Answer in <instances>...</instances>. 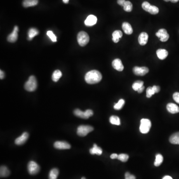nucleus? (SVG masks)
<instances>
[{"label": "nucleus", "mask_w": 179, "mask_h": 179, "mask_svg": "<svg viewBox=\"0 0 179 179\" xmlns=\"http://www.w3.org/2000/svg\"><path fill=\"white\" fill-rule=\"evenodd\" d=\"M102 79V74L98 70H93L87 72L85 76L86 82L89 84L98 83Z\"/></svg>", "instance_id": "nucleus-1"}, {"label": "nucleus", "mask_w": 179, "mask_h": 179, "mask_svg": "<svg viewBox=\"0 0 179 179\" xmlns=\"http://www.w3.org/2000/svg\"><path fill=\"white\" fill-rule=\"evenodd\" d=\"M38 87V83L36 77L34 76H31L29 80L24 85V88L29 92H33Z\"/></svg>", "instance_id": "nucleus-2"}, {"label": "nucleus", "mask_w": 179, "mask_h": 179, "mask_svg": "<svg viewBox=\"0 0 179 179\" xmlns=\"http://www.w3.org/2000/svg\"><path fill=\"white\" fill-rule=\"evenodd\" d=\"M90 40L89 36L87 33L82 31L77 36V41L81 46H85L88 43Z\"/></svg>", "instance_id": "nucleus-3"}, {"label": "nucleus", "mask_w": 179, "mask_h": 179, "mask_svg": "<svg viewBox=\"0 0 179 179\" xmlns=\"http://www.w3.org/2000/svg\"><path fill=\"white\" fill-rule=\"evenodd\" d=\"M151 127V123L150 120L146 118H143L140 120L139 130L141 133L146 134L148 132Z\"/></svg>", "instance_id": "nucleus-4"}, {"label": "nucleus", "mask_w": 179, "mask_h": 179, "mask_svg": "<svg viewBox=\"0 0 179 179\" xmlns=\"http://www.w3.org/2000/svg\"><path fill=\"white\" fill-rule=\"evenodd\" d=\"M94 130L92 126L90 125H80L77 128V134L80 137H86L88 133Z\"/></svg>", "instance_id": "nucleus-5"}, {"label": "nucleus", "mask_w": 179, "mask_h": 179, "mask_svg": "<svg viewBox=\"0 0 179 179\" xmlns=\"http://www.w3.org/2000/svg\"><path fill=\"white\" fill-rule=\"evenodd\" d=\"M27 169L29 173L31 175H36L39 172L40 167L36 162L34 161H30L27 166Z\"/></svg>", "instance_id": "nucleus-6"}, {"label": "nucleus", "mask_w": 179, "mask_h": 179, "mask_svg": "<svg viewBox=\"0 0 179 179\" xmlns=\"http://www.w3.org/2000/svg\"><path fill=\"white\" fill-rule=\"evenodd\" d=\"M133 73L137 76H143L149 72V69L147 67L135 66L133 67Z\"/></svg>", "instance_id": "nucleus-7"}, {"label": "nucleus", "mask_w": 179, "mask_h": 179, "mask_svg": "<svg viewBox=\"0 0 179 179\" xmlns=\"http://www.w3.org/2000/svg\"><path fill=\"white\" fill-rule=\"evenodd\" d=\"M18 31H19V27L17 26H15L14 27L13 31L8 36L7 38L8 41L11 43H14L17 41L18 38V34H17Z\"/></svg>", "instance_id": "nucleus-8"}, {"label": "nucleus", "mask_w": 179, "mask_h": 179, "mask_svg": "<svg viewBox=\"0 0 179 179\" xmlns=\"http://www.w3.org/2000/svg\"><path fill=\"white\" fill-rule=\"evenodd\" d=\"M112 66L114 69H116L118 71H122L124 69V66L123 65L121 60L119 59L118 58L113 60Z\"/></svg>", "instance_id": "nucleus-9"}, {"label": "nucleus", "mask_w": 179, "mask_h": 179, "mask_svg": "<svg viewBox=\"0 0 179 179\" xmlns=\"http://www.w3.org/2000/svg\"><path fill=\"white\" fill-rule=\"evenodd\" d=\"M54 146L55 148L58 149H69L71 146L68 142L65 141H57L55 142Z\"/></svg>", "instance_id": "nucleus-10"}, {"label": "nucleus", "mask_w": 179, "mask_h": 179, "mask_svg": "<svg viewBox=\"0 0 179 179\" xmlns=\"http://www.w3.org/2000/svg\"><path fill=\"white\" fill-rule=\"evenodd\" d=\"M97 22V18L94 15H89L85 21V24L87 26H94Z\"/></svg>", "instance_id": "nucleus-11"}, {"label": "nucleus", "mask_w": 179, "mask_h": 179, "mask_svg": "<svg viewBox=\"0 0 179 179\" xmlns=\"http://www.w3.org/2000/svg\"><path fill=\"white\" fill-rule=\"evenodd\" d=\"M138 42L141 45H146L148 40V35L145 32H142L138 37Z\"/></svg>", "instance_id": "nucleus-12"}, {"label": "nucleus", "mask_w": 179, "mask_h": 179, "mask_svg": "<svg viewBox=\"0 0 179 179\" xmlns=\"http://www.w3.org/2000/svg\"><path fill=\"white\" fill-rule=\"evenodd\" d=\"M29 138V134L27 132H24L21 137L17 138L15 140V143L17 145H21L25 143Z\"/></svg>", "instance_id": "nucleus-13"}, {"label": "nucleus", "mask_w": 179, "mask_h": 179, "mask_svg": "<svg viewBox=\"0 0 179 179\" xmlns=\"http://www.w3.org/2000/svg\"><path fill=\"white\" fill-rule=\"evenodd\" d=\"M167 109L169 113L175 114L179 113V107L177 104L173 103H169L167 105Z\"/></svg>", "instance_id": "nucleus-14"}, {"label": "nucleus", "mask_w": 179, "mask_h": 179, "mask_svg": "<svg viewBox=\"0 0 179 179\" xmlns=\"http://www.w3.org/2000/svg\"><path fill=\"white\" fill-rule=\"evenodd\" d=\"M122 29L125 34L130 35L133 33V29L130 24L128 22H123L122 24Z\"/></svg>", "instance_id": "nucleus-15"}, {"label": "nucleus", "mask_w": 179, "mask_h": 179, "mask_svg": "<svg viewBox=\"0 0 179 179\" xmlns=\"http://www.w3.org/2000/svg\"><path fill=\"white\" fill-rule=\"evenodd\" d=\"M157 57L160 60H164L165 59L168 55V52L166 50L164 49H159L156 51Z\"/></svg>", "instance_id": "nucleus-16"}, {"label": "nucleus", "mask_w": 179, "mask_h": 179, "mask_svg": "<svg viewBox=\"0 0 179 179\" xmlns=\"http://www.w3.org/2000/svg\"><path fill=\"white\" fill-rule=\"evenodd\" d=\"M123 37V33L120 31H115L113 33V41L114 43H118Z\"/></svg>", "instance_id": "nucleus-17"}, {"label": "nucleus", "mask_w": 179, "mask_h": 179, "mask_svg": "<svg viewBox=\"0 0 179 179\" xmlns=\"http://www.w3.org/2000/svg\"><path fill=\"white\" fill-rule=\"evenodd\" d=\"M169 141L173 144L179 145V132L173 134L169 138Z\"/></svg>", "instance_id": "nucleus-18"}, {"label": "nucleus", "mask_w": 179, "mask_h": 179, "mask_svg": "<svg viewBox=\"0 0 179 179\" xmlns=\"http://www.w3.org/2000/svg\"><path fill=\"white\" fill-rule=\"evenodd\" d=\"M90 152L91 154H97V155H101L102 153V149L101 147L98 146L96 144H94L92 148L90 149Z\"/></svg>", "instance_id": "nucleus-19"}, {"label": "nucleus", "mask_w": 179, "mask_h": 179, "mask_svg": "<svg viewBox=\"0 0 179 179\" xmlns=\"http://www.w3.org/2000/svg\"><path fill=\"white\" fill-rule=\"evenodd\" d=\"M38 0H24L23 2V6L25 8L33 7L38 5Z\"/></svg>", "instance_id": "nucleus-20"}, {"label": "nucleus", "mask_w": 179, "mask_h": 179, "mask_svg": "<svg viewBox=\"0 0 179 179\" xmlns=\"http://www.w3.org/2000/svg\"><path fill=\"white\" fill-rule=\"evenodd\" d=\"M38 33H39V31L38 29H34V28H31L29 29L28 32V39L29 40H32L33 38L36 36H37Z\"/></svg>", "instance_id": "nucleus-21"}, {"label": "nucleus", "mask_w": 179, "mask_h": 179, "mask_svg": "<svg viewBox=\"0 0 179 179\" xmlns=\"http://www.w3.org/2000/svg\"><path fill=\"white\" fill-rule=\"evenodd\" d=\"M10 172L7 167L3 166L1 167L0 169V175L1 177H6L9 176Z\"/></svg>", "instance_id": "nucleus-22"}, {"label": "nucleus", "mask_w": 179, "mask_h": 179, "mask_svg": "<svg viewBox=\"0 0 179 179\" xmlns=\"http://www.w3.org/2000/svg\"><path fill=\"white\" fill-rule=\"evenodd\" d=\"M74 114H75L76 116L79 117V118H83V119H88V118H89L87 116L86 111L83 112V111H81L79 109H75V111H74Z\"/></svg>", "instance_id": "nucleus-23"}, {"label": "nucleus", "mask_w": 179, "mask_h": 179, "mask_svg": "<svg viewBox=\"0 0 179 179\" xmlns=\"http://www.w3.org/2000/svg\"><path fill=\"white\" fill-rule=\"evenodd\" d=\"M62 72L60 71V70H55V71L53 72L52 76V80H53L54 82H57V81L59 80V79L62 77Z\"/></svg>", "instance_id": "nucleus-24"}, {"label": "nucleus", "mask_w": 179, "mask_h": 179, "mask_svg": "<svg viewBox=\"0 0 179 179\" xmlns=\"http://www.w3.org/2000/svg\"><path fill=\"white\" fill-rule=\"evenodd\" d=\"M59 175V171L56 168L52 169L49 174V179H57Z\"/></svg>", "instance_id": "nucleus-25"}, {"label": "nucleus", "mask_w": 179, "mask_h": 179, "mask_svg": "<svg viewBox=\"0 0 179 179\" xmlns=\"http://www.w3.org/2000/svg\"><path fill=\"white\" fill-rule=\"evenodd\" d=\"M163 161V157L160 154H158L156 155L155 162H154V165L156 167H158L161 165L162 162Z\"/></svg>", "instance_id": "nucleus-26"}, {"label": "nucleus", "mask_w": 179, "mask_h": 179, "mask_svg": "<svg viewBox=\"0 0 179 179\" xmlns=\"http://www.w3.org/2000/svg\"><path fill=\"white\" fill-rule=\"evenodd\" d=\"M109 121L112 125H120V121L119 118L116 116H111V118H109Z\"/></svg>", "instance_id": "nucleus-27"}, {"label": "nucleus", "mask_w": 179, "mask_h": 179, "mask_svg": "<svg viewBox=\"0 0 179 179\" xmlns=\"http://www.w3.org/2000/svg\"><path fill=\"white\" fill-rule=\"evenodd\" d=\"M144 84V82L142 81H137L133 84L132 85V89L135 91H137L140 89L141 87H142Z\"/></svg>", "instance_id": "nucleus-28"}, {"label": "nucleus", "mask_w": 179, "mask_h": 179, "mask_svg": "<svg viewBox=\"0 0 179 179\" xmlns=\"http://www.w3.org/2000/svg\"><path fill=\"white\" fill-rule=\"evenodd\" d=\"M124 10L125 12H130L133 9V6L131 2L130 1H125V5L123 6Z\"/></svg>", "instance_id": "nucleus-29"}, {"label": "nucleus", "mask_w": 179, "mask_h": 179, "mask_svg": "<svg viewBox=\"0 0 179 179\" xmlns=\"http://www.w3.org/2000/svg\"><path fill=\"white\" fill-rule=\"evenodd\" d=\"M125 101L123 99H120L116 104H114V109L116 110H120L123 108V106L125 105Z\"/></svg>", "instance_id": "nucleus-30"}, {"label": "nucleus", "mask_w": 179, "mask_h": 179, "mask_svg": "<svg viewBox=\"0 0 179 179\" xmlns=\"http://www.w3.org/2000/svg\"><path fill=\"white\" fill-rule=\"evenodd\" d=\"M128 158H129V156L126 154H120L118 155V159L121 162H126L128 160Z\"/></svg>", "instance_id": "nucleus-31"}, {"label": "nucleus", "mask_w": 179, "mask_h": 179, "mask_svg": "<svg viewBox=\"0 0 179 179\" xmlns=\"http://www.w3.org/2000/svg\"><path fill=\"white\" fill-rule=\"evenodd\" d=\"M158 8L155 6H150V9L149 10L148 12L150 14L152 15H156L159 13Z\"/></svg>", "instance_id": "nucleus-32"}, {"label": "nucleus", "mask_w": 179, "mask_h": 179, "mask_svg": "<svg viewBox=\"0 0 179 179\" xmlns=\"http://www.w3.org/2000/svg\"><path fill=\"white\" fill-rule=\"evenodd\" d=\"M168 33L167 31L165 29H159L158 31H157V33H156V36H157V37L159 38H161L163 37L164 35Z\"/></svg>", "instance_id": "nucleus-33"}, {"label": "nucleus", "mask_w": 179, "mask_h": 179, "mask_svg": "<svg viewBox=\"0 0 179 179\" xmlns=\"http://www.w3.org/2000/svg\"><path fill=\"white\" fill-rule=\"evenodd\" d=\"M155 92L153 89L152 87H149L146 90V97L148 98L152 97V95H153L154 94H155Z\"/></svg>", "instance_id": "nucleus-34"}, {"label": "nucleus", "mask_w": 179, "mask_h": 179, "mask_svg": "<svg viewBox=\"0 0 179 179\" xmlns=\"http://www.w3.org/2000/svg\"><path fill=\"white\" fill-rule=\"evenodd\" d=\"M47 35L51 39L52 41L56 42L57 41L56 37V36H55V34L53 33L52 31H48L47 32Z\"/></svg>", "instance_id": "nucleus-35"}, {"label": "nucleus", "mask_w": 179, "mask_h": 179, "mask_svg": "<svg viewBox=\"0 0 179 179\" xmlns=\"http://www.w3.org/2000/svg\"><path fill=\"white\" fill-rule=\"evenodd\" d=\"M151 6V5H150V3H149L148 2H143L142 4V8H143L144 10L148 12L149 10L150 9Z\"/></svg>", "instance_id": "nucleus-36"}, {"label": "nucleus", "mask_w": 179, "mask_h": 179, "mask_svg": "<svg viewBox=\"0 0 179 179\" xmlns=\"http://www.w3.org/2000/svg\"><path fill=\"white\" fill-rule=\"evenodd\" d=\"M125 179H136V177L130 173L126 172L125 174Z\"/></svg>", "instance_id": "nucleus-37"}, {"label": "nucleus", "mask_w": 179, "mask_h": 179, "mask_svg": "<svg viewBox=\"0 0 179 179\" xmlns=\"http://www.w3.org/2000/svg\"><path fill=\"white\" fill-rule=\"evenodd\" d=\"M173 98L176 102L179 104V93L175 92L173 95Z\"/></svg>", "instance_id": "nucleus-38"}, {"label": "nucleus", "mask_w": 179, "mask_h": 179, "mask_svg": "<svg viewBox=\"0 0 179 179\" xmlns=\"http://www.w3.org/2000/svg\"><path fill=\"white\" fill-rule=\"evenodd\" d=\"M169 38V34L168 33H167V34H166L165 35H164L163 37L161 38L160 41H162V42H166V41H167Z\"/></svg>", "instance_id": "nucleus-39"}, {"label": "nucleus", "mask_w": 179, "mask_h": 179, "mask_svg": "<svg viewBox=\"0 0 179 179\" xmlns=\"http://www.w3.org/2000/svg\"><path fill=\"white\" fill-rule=\"evenodd\" d=\"M152 88H153V89L154 92H155V93H158L160 91V88L159 86H153Z\"/></svg>", "instance_id": "nucleus-40"}, {"label": "nucleus", "mask_w": 179, "mask_h": 179, "mask_svg": "<svg viewBox=\"0 0 179 179\" xmlns=\"http://www.w3.org/2000/svg\"><path fill=\"white\" fill-rule=\"evenodd\" d=\"M117 2H118V3L119 5L123 6L125 5V0H118Z\"/></svg>", "instance_id": "nucleus-41"}, {"label": "nucleus", "mask_w": 179, "mask_h": 179, "mask_svg": "<svg viewBox=\"0 0 179 179\" xmlns=\"http://www.w3.org/2000/svg\"><path fill=\"white\" fill-rule=\"evenodd\" d=\"M118 155L117 154L114 153L112 154L111 155V158L112 159H118Z\"/></svg>", "instance_id": "nucleus-42"}, {"label": "nucleus", "mask_w": 179, "mask_h": 179, "mask_svg": "<svg viewBox=\"0 0 179 179\" xmlns=\"http://www.w3.org/2000/svg\"><path fill=\"white\" fill-rule=\"evenodd\" d=\"M4 77H5V74L3 71L1 70L0 71V78H1V79H3Z\"/></svg>", "instance_id": "nucleus-43"}, {"label": "nucleus", "mask_w": 179, "mask_h": 179, "mask_svg": "<svg viewBox=\"0 0 179 179\" xmlns=\"http://www.w3.org/2000/svg\"><path fill=\"white\" fill-rule=\"evenodd\" d=\"M144 88H145V87L144 86H143L142 87H141L140 89H139L138 91H137V92H138V93H141L143 92V91L144 90Z\"/></svg>", "instance_id": "nucleus-44"}, {"label": "nucleus", "mask_w": 179, "mask_h": 179, "mask_svg": "<svg viewBox=\"0 0 179 179\" xmlns=\"http://www.w3.org/2000/svg\"><path fill=\"white\" fill-rule=\"evenodd\" d=\"M162 179H173V178L171 176H164Z\"/></svg>", "instance_id": "nucleus-45"}, {"label": "nucleus", "mask_w": 179, "mask_h": 179, "mask_svg": "<svg viewBox=\"0 0 179 179\" xmlns=\"http://www.w3.org/2000/svg\"><path fill=\"white\" fill-rule=\"evenodd\" d=\"M179 0H170L171 2H172V3H176L177 2H178Z\"/></svg>", "instance_id": "nucleus-46"}, {"label": "nucleus", "mask_w": 179, "mask_h": 179, "mask_svg": "<svg viewBox=\"0 0 179 179\" xmlns=\"http://www.w3.org/2000/svg\"><path fill=\"white\" fill-rule=\"evenodd\" d=\"M69 0H63V2L65 3H67L69 2Z\"/></svg>", "instance_id": "nucleus-47"}, {"label": "nucleus", "mask_w": 179, "mask_h": 179, "mask_svg": "<svg viewBox=\"0 0 179 179\" xmlns=\"http://www.w3.org/2000/svg\"><path fill=\"white\" fill-rule=\"evenodd\" d=\"M164 1H165V2H169L170 0H164Z\"/></svg>", "instance_id": "nucleus-48"}, {"label": "nucleus", "mask_w": 179, "mask_h": 179, "mask_svg": "<svg viewBox=\"0 0 179 179\" xmlns=\"http://www.w3.org/2000/svg\"><path fill=\"white\" fill-rule=\"evenodd\" d=\"M81 179H86V178L85 177H82Z\"/></svg>", "instance_id": "nucleus-49"}]
</instances>
